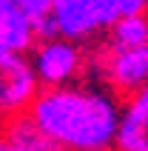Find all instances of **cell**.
I'll use <instances>...</instances> for the list:
<instances>
[{
  "label": "cell",
  "mask_w": 148,
  "mask_h": 151,
  "mask_svg": "<svg viewBox=\"0 0 148 151\" xmlns=\"http://www.w3.org/2000/svg\"><path fill=\"white\" fill-rule=\"evenodd\" d=\"M40 88L32 57L0 46V126L29 114Z\"/></svg>",
  "instance_id": "cell-5"
},
{
  "label": "cell",
  "mask_w": 148,
  "mask_h": 151,
  "mask_svg": "<svg viewBox=\"0 0 148 151\" xmlns=\"http://www.w3.org/2000/svg\"><path fill=\"white\" fill-rule=\"evenodd\" d=\"M37 40H40V34H37V26L32 17L14 0H0V46L29 54Z\"/></svg>",
  "instance_id": "cell-7"
},
{
  "label": "cell",
  "mask_w": 148,
  "mask_h": 151,
  "mask_svg": "<svg viewBox=\"0 0 148 151\" xmlns=\"http://www.w3.org/2000/svg\"><path fill=\"white\" fill-rule=\"evenodd\" d=\"M29 117L68 151H117L123 97L103 80H74L40 88Z\"/></svg>",
  "instance_id": "cell-1"
},
{
  "label": "cell",
  "mask_w": 148,
  "mask_h": 151,
  "mask_svg": "<svg viewBox=\"0 0 148 151\" xmlns=\"http://www.w3.org/2000/svg\"><path fill=\"white\" fill-rule=\"evenodd\" d=\"M29 57H32L34 74L43 88L66 86L74 80H83V74H88V54L83 49V43L71 40L66 34L40 37L34 43V49L29 51Z\"/></svg>",
  "instance_id": "cell-4"
},
{
  "label": "cell",
  "mask_w": 148,
  "mask_h": 151,
  "mask_svg": "<svg viewBox=\"0 0 148 151\" xmlns=\"http://www.w3.org/2000/svg\"><path fill=\"white\" fill-rule=\"evenodd\" d=\"M88 77L103 80L123 100L137 94L148 86V43L134 49H106L97 43L88 54Z\"/></svg>",
  "instance_id": "cell-3"
},
{
  "label": "cell",
  "mask_w": 148,
  "mask_h": 151,
  "mask_svg": "<svg viewBox=\"0 0 148 151\" xmlns=\"http://www.w3.org/2000/svg\"><path fill=\"white\" fill-rule=\"evenodd\" d=\"M148 0H54L57 34L88 43L125 14H145Z\"/></svg>",
  "instance_id": "cell-2"
},
{
  "label": "cell",
  "mask_w": 148,
  "mask_h": 151,
  "mask_svg": "<svg viewBox=\"0 0 148 151\" xmlns=\"http://www.w3.org/2000/svg\"><path fill=\"white\" fill-rule=\"evenodd\" d=\"M14 3L34 20L40 37L57 34V23H54V0H14Z\"/></svg>",
  "instance_id": "cell-10"
},
{
  "label": "cell",
  "mask_w": 148,
  "mask_h": 151,
  "mask_svg": "<svg viewBox=\"0 0 148 151\" xmlns=\"http://www.w3.org/2000/svg\"><path fill=\"white\" fill-rule=\"evenodd\" d=\"M148 43V12L145 14H125L106 32V40L100 46L106 49H134Z\"/></svg>",
  "instance_id": "cell-9"
},
{
  "label": "cell",
  "mask_w": 148,
  "mask_h": 151,
  "mask_svg": "<svg viewBox=\"0 0 148 151\" xmlns=\"http://www.w3.org/2000/svg\"><path fill=\"white\" fill-rule=\"evenodd\" d=\"M117 151H148V86L125 97Z\"/></svg>",
  "instance_id": "cell-6"
},
{
  "label": "cell",
  "mask_w": 148,
  "mask_h": 151,
  "mask_svg": "<svg viewBox=\"0 0 148 151\" xmlns=\"http://www.w3.org/2000/svg\"><path fill=\"white\" fill-rule=\"evenodd\" d=\"M3 128H6V134L11 137V143H14L20 151H68L60 140H54L49 131H43L29 114L6 123Z\"/></svg>",
  "instance_id": "cell-8"
},
{
  "label": "cell",
  "mask_w": 148,
  "mask_h": 151,
  "mask_svg": "<svg viewBox=\"0 0 148 151\" xmlns=\"http://www.w3.org/2000/svg\"><path fill=\"white\" fill-rule=\"evenodd\" d=\"M0 151H20L14 143H11V137L6 134V128L0 126Z\"/></svg>",
  "instance_id": "cell-11"
}]
</instances>
